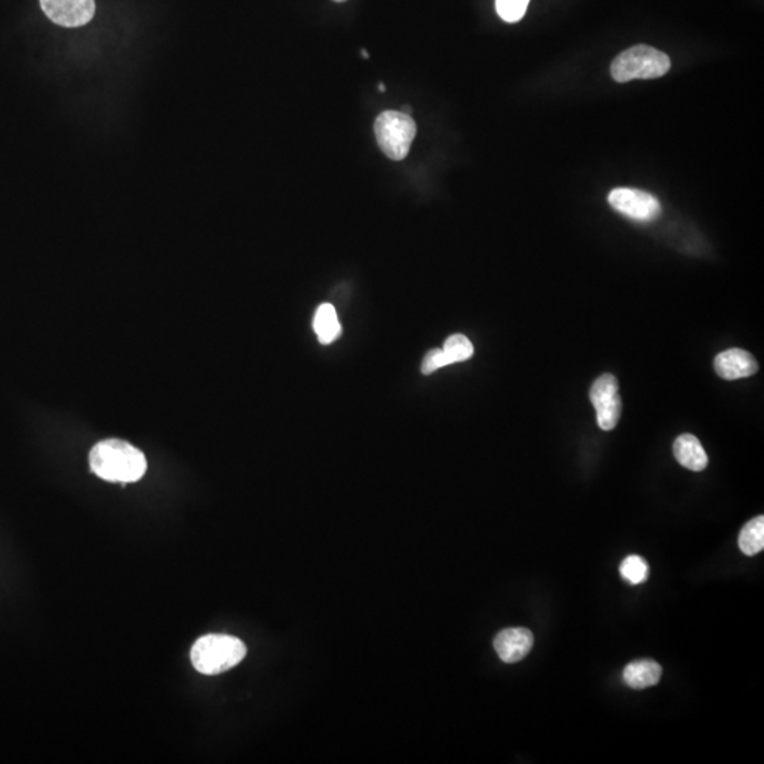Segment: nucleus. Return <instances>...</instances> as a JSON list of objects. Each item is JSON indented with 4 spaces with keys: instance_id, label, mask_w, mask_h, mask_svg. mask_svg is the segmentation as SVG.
I'll return each mask as SVG.
<instances>
[{
    "instance_id": "nucleus-1",
    "label": "nucleus",
    "mask_w": 764,
    "mask_h": 764,
    "mask_svg": "<svg viewBox=\"0 0 764 764\" xmlns=\"http://www.w3.org/2000/svg\"><path fill=\"white\" fill-rule=\"evenodd\" d=\"M90 467L94 474L111 483H134L146 473L147 461L142 451L128 442L106 439L91 449Z\"/></svg>"
},
{
    "instance_id": "nucleus-2",
    "label": "nucleus",
    "mask_w": 764,
    "mask_h": 764,
    "mask_svg": "<svg viewBox=\"0 0 764 764\" xmlns=\"http://www.w3.org/2000/svg\"><path fill=\"white\" fill-rule=\"evenodd\" d=\"M245 656V644L228 634L200 637L190 652L193 667L204 675L223 674L240 664Z\"/></svg>"
},
{
    "instance_id": "nucleus-3",
    "label": "nucleus",
    "mask_w": 764,
    "mask_h": 764,
    "mask_svg": "<svg viewBox=\"0 0 764 764\" xmlns=\"http://www.w3.org/2000/svg\"><path fill=\"white\" fill-rule=\"evenodd\" d=\"M671 60L665 53L646 45H634L614 58L611 77L618 83L631 80H652L669 73Z\"/></svg>"
},
{
    "instance_id": "nucleus-4",
    "label": "nucleus",
    "mask_w": 764,
    "mask_h": 764,
    "mask_svg": "<svg viewBox=\"0 0 764 764\" xmlns=\"http://www.w3.org/2000/svg\"><path fill=\"white\" fill-rule=\"evenodd\" d=\"M374 131L382 154L400 162L408 156L416 136V124L408 114L387 111L378 116Z\"/></svg>"
},
{
    "instance_id": "nucleus-5",
    "label": "nucleus",
    "mask_w": 764,
    "mask_h": 764,
    "mask_svg": "<svg viewBox=\"0 0 764 764\" xmlns=\"http://www.w3.org/2000/svg\"><path fill=\"white\" fill-rule=\"evenodd\" d=\"M590 401L598 415V425L603 431H613L620 421L621 398L618 378L603 374L590 388Z\"/></svg>"
},
{
    "instance_id": "nucleus-6",
    "label": "nucleus",
    "mask_w": 764,
    "mask_h": 764,
    "mask_svg": "<svg viewBox=\"0 0 764 764\" xmlns=\"http://www.w3.org/2000/svg\"><path fill=\"white\" fill-rule=\"evenodd\" d=\"M609 204L626 217L631 220L649 221L656 220L661 215V205L659 200L650 193L643 192V190L614 189L609 194Z\"/></svg>"
},
{
    "instance_id": "nucleus-7",
    "label": "nucleus",
    "mask_w": 764,
    "mask_h": 764,
    "mask_svg": "<svg viewBox=\"0 0 764 764\" xmlns=\"http://www.w3.org/2000/svg\"><path fill=\"white\" fill-rule=\"evenodd\" d=\"M40 6L48 19L63 27L84 26L95 14L94 0H40Z\"/></svg>"
},
{
    "instance_id": "nucleus-8",
    "label": "nucleus",
    "mask_w": 764,
    "mask_h": 764,
    "mask_svg": "<svg viewBox=\"0 0 764 764\" xmlns=\"http://www.w3.org/2000/svg\"><path fill=\"white\" fill-rule=\"evenodd\" d=\"M534 646V636L528 629L515 627L500 631L494 639V649L501 661L507 664L521 661Z\"/></svg>"
},
{
    "instance_id": "nucleus-9",
    "label": "nucleus",
    "mask_w": 764,
    "mask_h": 764,
    "mask_svg": "<svg viewBox=\"0 0 764 764\" xmlns=\"http://www.w3.org/2000/svg\"><path fill=\"white\" fill-rule=\"evenodd\" d=\"M713 367L720 378L728 381L750 377L759 370L755 357L742 349H729L720 352L713 362Z\"/></svg>"
},
{
    "instance_id": "nucleus-10",
    "label": "nucleus",
    "mask_w": 764,
    "mask_h": 764,
    "mask_svg": "<svg viewBox=\"0 0 764 764\" xmlns=\"http://www.w3.org/2000/svg\"><path fill=\"white\" fill-rule=\"evenodd\" d=\"M674 456L678 463L691 471H702L708 466V454L700 445L697 436L685 435L678 436L674 443Z\"/></svg>"
},
{
    "instance_id": "nucleus-11",
    "label": "nucleus",
    "mask_w": 764,
    "mask_h": 764,
    "mask_svg": "<svg viewBox=\"0 0 764 764\" xmlns=\"http://www.w3.org/2000/svg\"><path fill=\"white\" fill-rule=\"evenodd\" d=\"M662 675L661 665L652 660H637L627 665L623 671V681L633 690H646L659 684Z\"/></svg>"
},
{
    "instance_id": "nucleus-12",
    "label": "nucleus",
    "mask_w": 764,
    "mask_h": 764,
    "mask_svg": "<svg viewBox=\"0 0 764 764\" xmlns=\"http://www.w3.org/2000/svg\"><path fill=\"white\" fill-rule=\"evenodd\" d=\"M313 330L317 340L324 346L339 339L342 334V324L332 304L323 303L317 307L313 319Z\"/></svg>"
},
{
    "instance_id": "nucleus-13",
    "label": "nucleus",
    "mask_w": 764,
    "mask_h": 764,
    "mask_svg": "<svg viewBox=\"0 0 764 764\" xmlns=\"http://www.w3.org/2000/svg\"><path fill=\"white\" fill-rule=\"evenodd\" d=\"M739 548L748 557L758 555L764 550L763 515H759L742 528V531L739 535Z\"/></svg>"
},
{
    "instance_id": "nucleus-14",
    "label": "nucleus",
    "mask_w": 764,
    "mask_h": 764,
    "mask_svg": "<svg viewBox=\"0 0 764 764\" xmlns=\"http://www.w3.org/2000/svg\"><path fill=\"white\" fill-rule=\"evenodd\" d=\"M442 350L445 352L449 365L467 362L474 354L473 344L463 334H453V336L449 337Z\"/></svg>"
},
{
    "instance_id": "nucleus-15",
    "label": "nucleus",
    "mask_w": 764,
    "mask_h": 764,
    "mask_svg": "<svg viewBox=\"0 0 764 764\" xmlns=\"http://www.w3.org/2000/svg\"><path fill=\"white\" fill-rule=\"evenodd\" d=\"M620 573L629 582L633 583V585H640V583L646 582L647 580L649 565L639 555H630V557H627L621 562Z\"/></svg>"
},
{
    "instance_id": "nucleus-16",
    "label": "nucleus",
    "mask_w": 764,
    "mask_h": 764,
    "mask_svg": "<svg viewBox=\"0 0 764 764\" xmlns=\"http://www.w3.org/2000/svg\"><path fill=\"white\" fill-rule=\"evenodd\" d=\"M530 0H496V10L504 22L515 23L524 17Z\"/></svg>"
},
{
    "instance_id": "nucleus-17",
    "label": "nucleus",
    "mask_w": 764,
    "mask_h": 764,
    "mask_svg": "<svg viewBox=\"0 0 764 764\" xmlns=\"http://www.w3.org/2000/svg\"><path fill=\"white\" fill-rule=\"evenodd\" d=\"M449 362L446 360L445 352L442 349H433L426 352L423 357L422 364H421V372L423 375H431L438 372L441 368L448 367Z\"/></svg>"
},
{
    "instance_id": "nucleus-18",
    "label": "nucleus",
    "mask_w": 764,
    "mask_h": 764,
    "mask_svg": "<svg viewBox=\"0 0 764 764\" xmlns=\"http://www.w3.org/2000/svg\"><path fill=\"white\" fill-rule=\"evenodd\" d=\"M380 91H385L384 84H380Z\"/></svg>"
},
{
    "instance_id": "nucleus-19",
    "label": "nucleus",
    "mask_w": 764,
    "mask_h": 764,
    "mask_svg": "<svg viewBox=\"0 0 764 764\" xmlns=\"http://www.w3.org/2000/svg\"><path fill=\"white\" fill-rule=\"evenodd\" d=\"M334 2H346V0H334Z\"/></svg>"
}]
</instances>
